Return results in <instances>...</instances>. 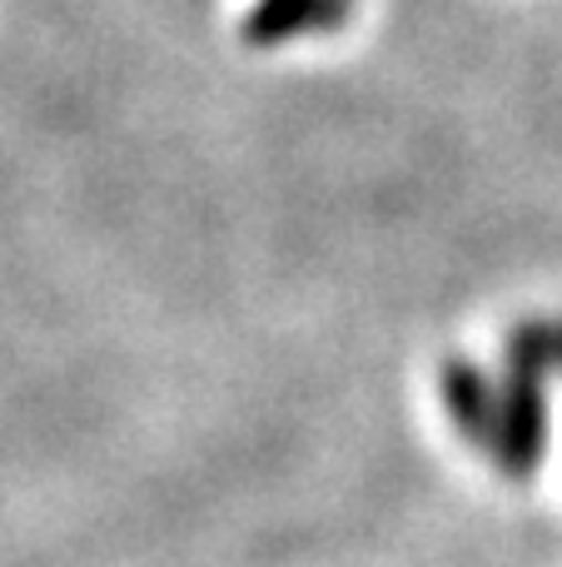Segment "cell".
Returning a JSON list of instances; mask_svg holds the SVG:
<instances>
[{
    "label": "cell",
    "instance_id": "3957f363",
    "mask_svg": "<svg viewBox=\"0 0 562 567\" xmlns=\"http://www.w3.org/2000/svg\"><path fill=\"white\" fill-rule=\"evenodd\" d=\"M314 6L319 0H259L244 16V40L259 50L284 45L299 30H314Z\"/></svg>",
    "mask_w": 562,
    "mask_h": 567
},
{
    "label": "cell",
    "instance_id": "277c9868",
    "mask_svg": "<svg viewBox=\"0 0 562 567\" xmlns=\"http://www.w3.org/2000/svg\"><path fill=\"white\" fill-rule=\"evenodd\" d=\"M348 10H354V0H319L314 6V30H344Z\"/></svg>",
    "mask_w": 562,
    "mask_h": 567
},
{
    "label": "cell",
    "instance_id": "6da1fadb",
    "mask_svg": "<svg viewBox=\"0 0 562 567\" xmlns=\"http://www.w3.org/2000/svg\"><path fill=\"white\" fill-rule=\"evenodd\" d=\"M548 379H553V343L548 319H523L508 333V363L498 383V433L488 458L508 478H528L548 453Z\"/></svg>",
    "mask_w": 562,
    "mask_h": 567
},
{
    "label": "cell",
    "instance_id": "7a4b0ae2",
    "mask_svg": "<svg viewBox=\"0 0 562 567\" xmlns=\"http://www.w3.org/2000/svg\"><path fill=\"white\" fill-rule=\"evenodd\" d=\"M438 393H444L448 423L464 433L473 449L493 453V433H498V389L468 353H448L438 369Z\"/></svg>",
    "mask_w": 562,
    "mask_h": 567
},
{
    "label": "cell",
    "instance_id": "5b68a950",
    "mask_svg": "<svg viewBox=\"0 0 562 567\" xmlns=\"http://www.w3.org/2000/svg\"><path fill=\"white\" fill-rule=\"evenodd\" d=\"M548 343H553V369L562 373V319H548Z\"/></svg>",
    "mask_w": 562,
    "mask_h": 567
}]
</instances>
